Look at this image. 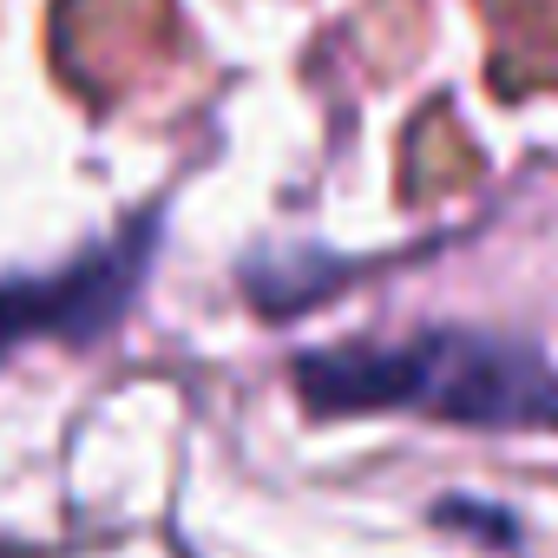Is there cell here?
<instances>
[{"label": "cell", "mask_w": 558, "mask_h": 558, "mask_svg": "<svg viewBox=\"0 0 558 558\" xmlns=\"http://www.w3.org/2000/svg\"><path fill=\"white\" fill-rule=\"evenodd\" d=\"M323 414H434L466 427H558V375L538 349L486 329H421L408 342H349L296 362Z\"/></svg>", "instance_id": "cell-1"}, {"label": "cell", "mask_w": 558, "mask_h": 558, "mask_svg": "<svg viewBox=\"0 0 558 558\" xmlns=\"http://www.w3.org/2000/svg\"><path fill=\"white\" fill-rule=\"evenodd\" d=\"M138 243L125 250H106V256H86L73 263L66 276H47V283H8L0 290V342H21V336H47V329H99L125 290H132V276H138Z\"/></svg>", "instance_id": "cell-2"}]
</instances>
